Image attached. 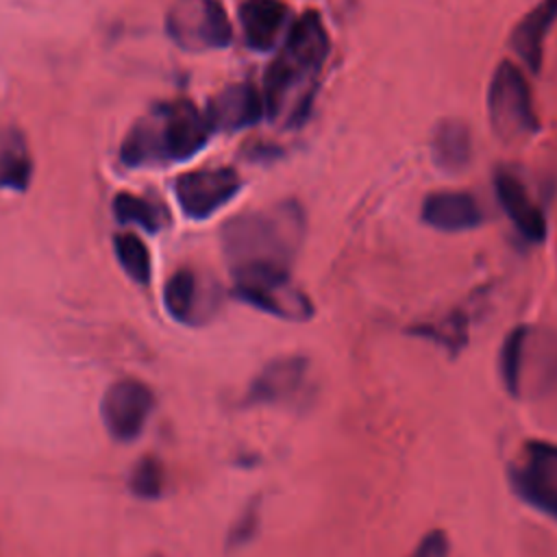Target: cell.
<instances>
[{
  "mask_svg": "<svg viewBox=\"0 0 557 557\" xmlns=\"http://www.w3.org/2000/svg\"><path fill=\"white\" fill-rule=\"evenodd\" d=\"M329 52L331 37L318 11L309 9L292 22L283 46L263 76L268 117L285 128H296L307 120Z\"/></svg>",
  "mask_w": 557,
  "mask_h": 557,
  "instance_id": "1",
  "label": "cell"
},
{
  "mask_svg": "<svg viewBox=\"0 0 557 557\" xmlns=\"http://www.w3.org/2000/svg\"><path fill=\"white\" fill-rule=\"evenodd\" d=\"M302 237L305 211L296 200L239 213L222 226V248L231 268L252 263L289 268Z\"/></svg>",
  "mask_w": 557,
  "mask_h": 557,
  "instance_id": "2",
  "label": "cell"
},
{
  "mask_svg": "<svg viewBox=\"0 0 557 557\" xmlns=\"http://www.w3.org/2000/svg\"><path fill=\"white\" fill-rule=\"evenodd\" d=\"M211 131L207 113L194 102H163L128 131L120 157L133 168L185 161L207 146Z\"/></svg>",
  "mask_w": 557,
  "mask_h": 557,
  "instance_id": "3",
  "label": "cell"
},
{
  "mask_svg": "<svg viewBox=\"0 0 557 557\" xmlns=\"http://www.w3.org/2000/svg\"><path fill=\"white\" fill-rule=\"evenodd\" d=\"M231 272L235 294L244 302L289 322H305L313 315V302L289 276V268L252 263L231 268Z\"/></svg>",
  "mask_w": 557,
  "mask_h": 557,
  "instance_id": "4",
  "label": "cell"
},
{
  "mask_svg": "<svg viewBox=\"0 0 557 557\" xmlns=\"http://www.w3.org/2000/svg\"><path fill=\"white\" fill-rule=\"evenodd\" d=\"M487 117L498 139L513 144L540 131V117L527 76L511 61H500L487 87Z\"/></svg>",
  "mask_w": 557,
  "mask_h": 557,
  "instance_id": "5",
  "label": "cell"
},
{
  "mask_svg": "<svg viewBox=\"0 0 557 557\" xmlns=\"http://www.w3.org/2000/svg\"><path fill=\"white\" fill-rule=\"evenodd\" d=\"M165 26L168 35L191 52L226 48L233 39L231 20L218 0H174Z\"/></svg>",
  "mask_w": 557,
  "mask_h": 557,
  "instance_id": "6",
  "label": "cell"
},
{
  "mask_svg": "<svg viewBox=\"0 0 557 557\" xmlns=\"http://www.w3.org/2000/svg\"><path fill=\"white\" fill-rule=\"evenodd\" d=\"M509 476L513 492L527 505L557 520V444L527 442Z\"/></svg>",
  "mask_w": 557,
  "mask_h": 557,
  "instance_id": "7",
  "label": "cell"
},
{
  "mask_svg": "<svg viewBox=\"0 0 557 557\" xmlns=\"http://www.w3.org/2000/svg\"><path fill=\"white\" fill-rule=\"evenodd\" d=\"M242 189V178L233 168H198L185 172L174 183V194L183 213L191 220H205L231 202Z\"/></svg>",
  "mask_w": 557,
  "mask_h": 557,
  "instance_id": "8",
  "label": "cell"
},
{
  "mask_svg": "<svg viewBox=\"0 0 557 557\" xmlns=\"http://www.w3.org/2000/svg\"><path fill=\"white\" fill-rule=\"evenodd\" d=\"M154 396L150 387L137 379H117L102 396V420L107 431L120 440L131 442L141 431L152 411Z\"/></svg>",
  "mask_w": 557,
  "mask_h": 557,
  "instance_id": "9",
  "label": "cell"
},
{
  "mask_svg": "<svg viewBox=\"0 0 557 557\" xmlns=\"http://www.w3.org/2000/svg\"><path fill=\"white\" fill-rule=\"evenodd\" d=\"M207 117L213 131L237 133L255 126L265 113L263 94L250 83H235L224 87L207 107Z\"/></svg>",
  "mask_w": 557,
  "mask_h": 557,
  "instance_id": "10",
  "label": "cell"
},
{
  "mask_svg": "<svg viewBox=\"0 0 557 557\" xmlns=\"http://www.w3.org/2000/svg\"><path fill=\"white\" fill-rule=\"evenodd\" d=\"M494 191L518 233L529 242H544L548 231L546 218L529 196L524 183L513 172L498 170L494 174Z\"/></svg>",
  "mask_w": 557,
  "mask_h": 557,
  "instance_id": "11",
  "label": "cell"
},
{
  "mask_svg": "<svg viewBox=\"0 0 557 557\" xmlns=\"http://www.w3.org/2000/svg\"><path fill=\"white\" fill-rule=\"evenodd\" d=\"M307 376V359L302 357H278L270 361L250 383V405H276L287 403L300 394Z\"/></svg>",
  "mask_w": 557,
  "mask_h": 557,
  "instance_id": "12",
  "label": "cell"
},
{
  "mask_svg": "<svg viewBox=\"0 0 557 557\" xmlns=\"http://www.w3.org/2000/svg\"><path fill=\"white\" fill-rule=\"evenodd\" d=\"M242 35L248 48L270 50L287 26L289 7L283 0H242L237 7Z\"/></svg>",
  "mask_w": 557,
  "mask_h": 557,
  "instance_id": "13",
  "label": "cell"
},
{
  "mask_svg": "<svg viewBox=\"0 0 557 557\" xmlns=\"http://www.w3.org/2000/svg\"><path fill=\"white\" fill-rule=\"evenodd\" d=\"M422 222L435 231L459 233L481 224L483 213L474 196L466 191H433L422 202Z\"/></svg>",
  "mask_w": 557,
  "mask_h": 557,
  "instance_id": "14",
  "label": "cell"
},
{
  "mask_svg": "<svg viewBox=\"0 0 557 557\" xmlns=\"http://www.w3.org/2000/svg\"><path fill=\"white\" fill-rule=\"evenodd\" d=\"M557 22V0H540L511 30V48L531 72L542 67L544 39Z\"/></svg>",
  "mask_w": 557,
  "mask_h": 557,
  "instance_id": "15",
  "label": "cell"
},
{
  "mask_svg": "<svg viewBox=\"0 0 557 557\" xmlns=\"http://www.w3.org/2000/svg\"><path fill=\"white\" fill-rule=\"evenodd\" d=\"M163 302L170 315L185 324H196L209 315V309L215 307V300L205 296L202 281L187 268L174 272L163 289Z\"/></svg>",
  "mask_w": 557,
  "mask_h": 557,
  "instance_id": "16",
  "label": "cell"
},
{
  "mask_svg": "<svg viewBox=\"0 0 557 557\" xmlns=\"http://www.w3.org/2000/svg\"><path fill=\"white\" fill-rule=\"evenodd\" d=\"M431 159L440 172L457 174L472 159V135L463 120H440L431 135Z\"/></svg>",
  "mask_w": 557,
  "mask_h": 557,
  "instance_id": "17",
  "label": "cell"
},
{
  "mask_svg": "<svg viewBox=\"0 0 557 557\" xmlns=\"http://www.w3.org/2000/svg\"><path fill=\"white\" fill-rule=\"evenodd\" d=\"M30 176L33 159L24 135L13 126H0V187L22 191Z\"/></svg>",
  "mask_w": 557,
  "mask_h": 557,
  "instance_id": "18",
  "label": "cell"
},
{
  "mask_svg": "<svg viewBox=\"0 0 557 557\" xmlns=\"http://www.w3.org/2000/svg\"><path fill=\"white\" fill-rule=\"evenodd\" d=\"M113 213H115L117 222L137 224L141 228H146L148 233H157L168 222V213L163 211V207H159L146 198L126 194V191L115 196Z\"/></svg>",
  "mask_w": 557,
  "mask_h": 557,
  "instance_id": "19",
  "label": "cell"
},
{
  "mask_svg": "<svg viewBox=\"0 0 557 557\" xmlns=\"http://www.w3.org/2000/svg\"><path fill=\"white\" fill-rule=\"evenodd\" d=\"M529 329L516 326L503 342L500 348V376L511 396H520V381H522V361H524V346H527Z\"/></svg>",
  "mask_w": 557,
  "mask_h": 557,
  "instance_id": "20",
  "label": "cell"
},
{
  "mask_svg": "<svg viewBox=\"0 0 557 557\" xmlns=\"http://www.w3.org/2000/svg\"><path fill=\"white\" fill-rule=\"evenodd\" d=\"M113 246L124 272L135 283L146 285L150 281V252L146 244L133 233H122V235H115Z\"/></svg>",
  "mask_w": 557,
  "mask_h": 557,
  "instance_id": "21",
  "label": "cell"
},
{
  "mask_svg": "<svg viewBox=\"0 0 557 557\" xmlns=\"http://www.w3.org/2000/svg\"><path fill=\"white\" fill-rule=\"evenodd\" d=\"M163 468L154 457H144L137 461L128 476L131 492L139 498H157L163 490Z\"/></svg>",
  "mask_w": 557,
  "mask_h": 557,
  "instance_id": "22",
  "label": "cell"
},
{
  "mask_svg": "<svg viewBox=\"0 0 557 557\" xmlns=\"http://www.w3.org/2000/svg\"><path fill=\"white\" fill-rule=\"evenodd\" d=\"M409 557H448V537L444 531H429Z\"/></svg>",
  "mask_w": 557,
  "mask_h": 557,
  "instance_id": "23",
  "label": "cell"
}]
</instances>
